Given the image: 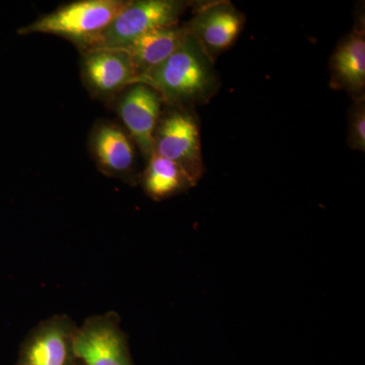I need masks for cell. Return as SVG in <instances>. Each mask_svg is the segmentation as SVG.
<instances>
[{
	"mask_svg": "<svg viewBox=\"0 0 365 365\" xmlns=\"http://www.w3.org/2000/svg\"><path fill=\"white\" fill-rule=\"evenodd\" d=\"M213 63L189 35L176 52L146 74L140 83L155 88L165 104L188 108L208 102L217 91Z\"/></svg>",
	"mask_w": 365,
	"mask_h": 365,
	"instance_id": "6da1fadb",
	"label": "cell"
},
{
	"mask_svg": "<svg viewBox=\"0 0 365 365\" xmlns=\"http://www.w3.org/2000/svg\"><path fill=\"white\" fill-rule=\"evenodd\" d=\"M187 6V2L177 0H130L103 32L76 47L81 53L119 49L143 34L178 26Z\"/></svg>",
	"mask_w": 365,
	"mask_h": 365,
	"instance_id": "7a4b0ae2",
	"label": "cell"
},
{
	"mask_svg": "<svg viewBox=\"0 0 365 365\" xmlns=\"http://www.w3.org/2000/svg\"><path fill=\"white\" fill-rule=\"evenodd\" d=\"M130 0H81L59 7L21 28V35L51 34L78 46L105 30Z\"/></svg>",
	"mask_w": 365,
	"mask_h": 365,
	"instance_id": "3957f363",
	"label": "cell"
},
{
	"mask_svg": "<svg viewBox=\"0 0 365 365\" xmlns=\"http://www.w3.org/2000/svg\"><path fill=\"white\" fill-rule=\"evenodd\" d=\"M153 153L176 163L198 182L204 173L200 127L188 108L169 106L163 110L153 137Z\"/></svg>",
	"mask_w": 365,
	"mask_h": 365,
	"instance_id": "277c9868",
	"label": "cell"
},
{
	"mask_svg": "<svg viewBox=\"0 0 365 365\" xmlns=\"http://www.w3.org/2000/svg\"><path fill=\"white\" fill-rule=\"evenodd\" d=\"M74 353L83 365H132L119 314L108 312L86 319L76 332Z\"/></svg>",
	"mask_w": 365,
	"mask_h": 365,
	"instance_id": "5b68a950",
	"label": "cell"
},
{
	"mask_svg": "<svg viewBox=\"0 0 365 365\" xmlns=\"http://www.w3.org/2000/svg\"><path fill=\"white\" fill-rule=\"evenodd\" d=\"M78 326L67 314L40 322L21 346L16 365H76L74 339Z\"/></svg>",
	"mask_w": 365,
	"mask_h": 365,
	"instance_id": "8992f818",
	"label": "cell"
},
{
	"mask_svg": "<svg viewBox=\"0 0 365 365\" xmlns=\"http://www.w3.org/2000/svg\"><path fill=\"white\" fill-rule=\"evenodd\" d=\"M117 113L145 160L153 155V137L163 112L162 96L145 83H134L121 91Z\"/></svg>",
	"mask_w": 365,
	"mask_h": 365,
	"instance_id": "52a82bcc",
	"label": "cell"
},
{
	"mask_svg": "<svg viewBox=\"0 0 365 365\" xmlns=\"http://www.w3.org/2000/svg\"><path fill=\"white\" fill-rule=\"evenodd\" d=\"M246 18L230 2H213L197 9L187 24L189 35L204 53L215 62L216 57L227 51L241 35Z\"/></svg>",
	"mask_w": 365,
	"mask_h": 365,
	"instance_id": "ba28073f",
	"label": "cell"
},
{
	"mask_svg": "<svg viewBox=\"0 0 365 365\" xmlns=\"http://www.w3.org/2000/svg\"><path fill=\"white\" fill-rule=\"evenodd\" d=\"M81 72L86 86L98 98H110L139 83L133 62L121 49L83 53Z\"/></svg>",
	"mask_w": 365,
	"mask_h": 365,
	"instance_id": "9c48e42d",
	"label": "cell"
},
{
	"mask_svg": "<svg viewBox=\"0 0 365 365\" xmlns=\"http://www.w3.org/2000/svg\"><path fill=\"white\" fill-rule=\"evenodd\" d=\"M135 143L124 129L112 122L96 125L91 150L101 172L125 182H135Z\"/></svg>",
	"mask_w": 365,
	"mask_h": 365,
	"instance_id": "30bf717a",
	"label": "cell"
},
{
	"mask_svg": "<svg viewBox=\"0 0 365 365\" xmlns=\"http://www.w3.org/2000/svg\"><path fill=\"white\" fill-rule=\"evenodd\" d=\"M330 86L345 91L353 98L364 97L365 90L364 19L336 47L330 59Z\"/></svg>",
	"mask_w": 365,
	"mask_h": 365,
	"instance_id": "8fae6325",
	"label": "cell"
},
{
	"mask_svg": "<svg viewBox=\"0 0 365 365\" xmlns=\"http://www.w3.org/2000/svg\"><path fill=\"white\" fill-rule=\"evenodd\" d=\"M188 36V30L185 26H167L143 34L119 49L123 50L130 57L140 83L146 74L176 52Z\"/></svg>",
	"mask_w": 365,
	"mask_h": 365,
	"instance_id": "7c38bea8",
	"label": "cell"
},
{
	"mask_svg": "<svg viewBox=\"0 0 365 365\" xmlns=\"http://www.w3.org/2000/svg\"><path fill=\"white\" fill-rule=\"evenodd\" d=\"M141 176L144 191L153 200H163L182 193L197 182L176 163L153 153Z\"/></svg>",
	"mask_w": 365,
	"mask_h": 365,
	"instance_id": "4fadbf2b",
	"label": "cell"
},
{
	"mask_svg": "<svg viewBox=\"0 0 365 365\" xmlns=\"http://www.w3.org/2000/svg\"><path fill=\"white\" fill-rule=\"evenodd\" d=\"M348 143L352 150H365V98H354L349 111Z\"/></svg>",
	"mask_w": 365,
	"mask_h": 365,
	"instance_id": "5bb4252c",
	"label": "cell"
},
{
	"mask_svg": "<svg viewBox=\"0 0 365 365\" xmlns=\"http://www.w3.org/2000/svg\"><path fill=\"white\" fill-rule=\"evenodd\" d=\"M79 364H81V362H79ZM81 365H83V364H81Z\"/></svg>",
	"mask_w": 365,
	"mask_h": 365,
	"instance_id": "9a60e30c",
	"label": "cell"
}]
</instances>
